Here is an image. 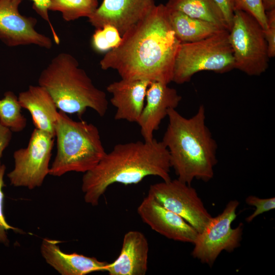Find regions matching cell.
Returning a JSON list of instances; mask_svg holds the SVG:
<instances>
[{
    "label": "cell",
    "mask_w": 275,
    "mask_h": 275,
    "mask_svg": "<svg viewBox=\"0 0 275 275\" xmlns=\"http://www.w3.org/2000/svg\"><path fill=\"white\" fill-rule=\"evenodd\" d=\"M267 28L263 30L269 58L275 56V9L266 12Z\"/></svg>",
    "instance_id": "4316f807"
},
{
    "label": "cell",
    "mask_w": 275,
    "mask_h": 275,
    "mask_svg": "<svg viewBox=\"0 0 275 275\" xmlns=\"http://www.w3.org/2000/svg\"><path fill=\"white\" fill-rule=\"evenodd\" d=\"M262 2L266 12L275 9V0H262Z\"/></svg>",
    "instance_id": "4dcf8cb0"
},
{
    "label": "cell",
    "mask_w": 275,
    "mask_h": 275,
    "mask_svg": "<svg viewBox=\"0 0 275 275\" xmlns=\"http://www.w3.org/2000/svg\"><path fill=\"white\" fill-rule=\"evenodd\" d=\"M168 150L162 141H138L116 145L112 150L82 178L81 190L86 203L98 205L99 199L112 184H135L146 177L171 179Z\"/></svg>",
    "instance_id": "7a4b0ae2"
},
{
    "label": "cell",
    "mask_w": 275,
    "mask_h": 275,
    "mask_svg": "<svg viewBox=\"0 0 275 275\" xmlns=\"http://www.w3.org/2000/svg\"><path fill=\"white\" fill-rule=\"evenodd\" d=\"M263 30L251 15L235 10L229 31L234 69L249 76H259L266 71L270 58Z\"/></svg>",
    "instance_id": "52a82bcc"
},
{
    "label": "cell",
    "mask_w": 275,
    "mask_h": 275,
    "mask_svg": "<svg viewBox=\"0 0 275 275\" xmlns=\"http://www.w3.org/2000/svg\"><path fill=\"white\" fill-rule=\"evenodd\" d=\"M236 9L250 14L258 21L264 30L266 29V14L262 0H236Z\"/></svg>",
    "instance_id": "cb8c5ba5"
},
{
    "label": "cell",
    "mask_w": 275,
    "mask_h": 275,
    "mask_svg": "<svg viewBox=\"0 0 275 275\" xmlns=\"http://www.w3.org/2000/svg\"><path fill=\"white\" fill-rule=\"evenodd\" d=\"M166 5H155L122 36L119 45L100 61L102 69L116 70L121 78L172 81L175 57L181 42L169 20Z\"/></svg>",
    "instance_id": "6da1fadb"
},
{
    "label": "cell",
    "mask_w": 275,
    "mask_h": 275,
    "mask_svg": "<svg viewBox=\"0 0 275 275\" xmlns=\"http://www.w3.org/2000/svg\"><path fill=\"white\" fill-rule=\"evenodd\" d=\"M148 195L201 232L212 216L196 190L178 179L151 184Z\"/></svg>",
    "instance_id": "30bf717a"
},
{
    "label": "cell",
    "mask_w": 275,
    "mask_h": 275,
    "mask_svg": "<svg viewBox=\"0 0 275 275\" xmlns=\"http://www.w3.org/2000/svg\"><path fill=\"white\" fill-rule=\"evenodd\" d=\"M142 221L151 229L175 241L194 243L197 231L181 216L147 195L137 208Z\"/></svg>",
    "instance_id": "7c38bea8"
},
{
    "label": "cell",
    "mask_w": 275,
    "mask_h": 275,
    "mask_svg": "<svg viewBox=\"0 0 275 275\" xmlns=\"http://www.w3.org/2000/svg\"><path fill=\"white\" fill-rule=\"evenodd\" d=\"M155 5L154 0H103L88 21L96 29L111 25L122 36L144 18Z\"/></svg>",
    "instance_id": "4fadbf2b"
},
{
    "label": "cell",
    "mask_w": 275,
    "mask_h": 275,
    "mask_svg": "<svg viewBox=\"0 0 275 275\" xmlns=\"http://www.w3.org/2000/svg\"><path fill=\"white\" fill-rule=\"evenodd\" d=\"M54 136L35 128L28 146L13 153V169L7 174L11 185L32 189L41 186L49 172Z\"/></svg>",
    "instance_id": "9c48e42d"
},
{
    "label": "cell",
    "mask_w": 275,
    "mask_h": 275,
    "mask_svg": "<svg viewBox=\"0 0 275 275\" xmlns=\"http://www.w3.org/2000/svg\"><path fill=\"white\" fill-rule=\"evenodd\" d=\"M150 81L121 78L106 88L112 94L111 104L116 107L114 118L137 123L145 105L146 94Z\"/></svg>",
    "instance_id": "9a60e30c"
},
{
    "label": "cell",
    "mask_w": 275,
    "mask_h": 275,
    "mask_svg": "<svg viewBox=\"0 0 275 275\" xmlns=\"http://www.w3.org/2000/svg\"><path fill=\"white\" fill-rule=\"evenodd\" d=\"M149 244L141 232L131 230L124 236L120 253L106 272L109 275H145L148 269Z\"/></svg>",
    "instance_id": "e0dca14e"
},
{
    "label": "cell",
    "mask_w": 275,
    "mask_h": 275,
    "mask_svg": "<svg viewBox=\"0 0 275 275\" xmlns=\"http://www.w3.org/2000/svg\"><path fill=\"white\" fill-rule=\"evenodd\" d=\"M21 1L0 0V40L9 47L34 44L51 48V39L35 30L36 19L20 13Z\"/></svg>",
    "instance_id": "8fae6325"
},
{
    "label": "cell",
    "mask_w": 275,
    "mask_h": 275,
    "mask_svg": "<svg viewBox=\"0 0 275 275\" xmlns=\"http://www.w3.org/2000/svg\"><path fill=\"white\" fill-rule=\"evenodd\" d=\"M6 167L5 164L0 165V242L6 246L9 244V240L8 237L7 232L12 230L19 232V229L10 225L7 222L3 211L4 194L3 187L4 184V177Z\"/></svg>",
    "instance_id": "d4e9b609"
},
{
    "label": "cell",
    "mask_w": 275,
    "mask_h": 275,
    "mask_svg": "<svg viewBox=\"0 0 275 275\" xmlns=\"http://www.w3.org/2000/svg\"><path fill=\"white\" fill-rule=\"evenodd\" d=\"M166 6L170 10L180 11L229 31L223 13L213 0H169Z\"/></svg>",
    "instance_id": "ffe728a7"
},
{
    "label": "cell",
    "mask_w": 275,
    "mask_h": 275,
    "mask_svg": "<svg viewBox=\"0 0 275 275\" xmlns=\"http://www.w3.org/2000/svg\"><path fill=\"white\" fill-rule=\"evenodd\" d=\"M98 7V0H50L48 10L60 12L63 19L70 21L89 18Z\"/></svg>",
    "instance_id": "7402d4cb"
},
{
    "label": "cell",
    "mask_w": 275,
    "mask_h": 275,
    "mask_svg": "<svg viewBox=\"0 0 275 275\" xmlns=\"http://www.w3.org/2000/svg\"><path fill=\"white\" fill-rule=\"evenodd\" d=\"M59 241L43 238L40 251L46 262L62 275H85L96 271H106L108 263L95 257L76 253L63 252Z\"/></svg>",
    "instance_id": "2e32d148"
},
{
    "label": "cell",
    "mask_w": 275,
    "mask_h": 275,
    "mask_svg": "<svg viewBox=\"0 0 275 275\" xmlns=\"http://www.w3.org/2000/svg\"><path fill=\"white\" fill-rule=\"evenodd\" d=\"M18 99L22 108L30 112L35 128L55 138L59 112L47 91L39 85H31L19 94Z\"/></svg>",
    "instance_id": "ac0fdd59"
},
{
    "label": "cell",
    "mask_w": 275,
    "mask_h": 275,
    "mask_svg": "<svg viewBox=\"0 0 275 275\" xmlns=\"http://www.w3.org/2000/svg\"><path fill=\"white\" fill-rule=\"evenodd\" d=\"M169 11L170 24L181 43L198 41L226 30L214 23L190 17L178 11Z\"/></svg>",
    "instance_id": "d6986e66"
},
{
    "label": "cell",
    "mask_w": 275,
    "mask_h": 275,
    "mask_svg": "<svg viewBox=\"0 0 275 275\" xmlns=\"http://www.w3.org/2000/svg\"><path fill=\"white\" fill-rule=\"evenodd\" d=\"M239 205L237 200H231L222 213L210 219L193 243L194 258L212 266L223 251L230 253L240 246L243 225L240 223L235 228L231 227Z\"/></svg>",
    "instance_id": "ba28073f"
},
{
    "label": "cell",
    "mask_w": 275,
    "mask_h": 275,
    "mask_svg": "<svg viewBox=\"0 0 275 275\" xmlns=\"http://www.w3.org/2000/svg\"><path fill=\"white\" fill-rule=\"evenodd\" d=\"M182 99L176 90L168 84L150 81L146 94V102L137 122L145 141H151L170 109L176 108Z\"/></svg>",
    "instance_id": "5bb4252c"
},
{
    "label": "cell",
    "mask_w": 275,
    "mask_h": 275,
    "mask_svg": "<svg viewBox=\"0 0 275 275\" xmlns=\"http://www.w3.org/2000/svg\"><path fill=\"white\" fill-rule=\"evenodd\" d=\"M121 41V36L114 26L106 24L96 29L92 36L93 48L99 52L108 51L117 47Z\"/></svg>",
    "instance_id": "603a6c76"
},
{
    "label": "cell",
    "mask_w": 275,
    "mask_h": 275,
    "mask_svg": "<svg viewBox=\"0 0 275 275\" xmlns=\"http://www.w3.org/2000/svg\"><path fill=\"white\" fill-rule=\"evenodd\" d=\"M38 85L44 88L60 111L81 118L88 108L103 117L108 109L105 93L93 84L71 54L62 52L41 72Z\"/></svg>",
    "instance_id": "277c9868"
},
{
    "label": "cell",
    "mask_w": 275,
    "mask_h": 275,
    "mask_svg": "<svg viewBox=\"0 0 275 275\" xmlns=\"http://www.w3.org/2000/svg\"><path fill=\"white\" fill-rule=\"evenodd\" d=\"M12 133L9 129L0 124V162L4 151L11 142Z\"/></svg>",
    "instance_id": "f546056e"
},
{
    "label": "cell",
    "mask_w": 275,
    "mask_h": 275,
    "mask_svg": "<svg viewBox=\"0 0 275 275\" xmlns=\"http://www.w3.org/2000/svg\"><path fill=\"white\" fill-rule=\"evenodd\" d=\"M57 154L49 175L60 177L70 172L86 173L106 153L98 128L85 121H75L59 112L55 126Z\"/></svg>",
    "instance_id": "5b68a950"
},
{
    "label": "cell",
    "mask_w": 275,
    "mask_h": 275,
    "mask_svg": "<svg viewBox=\"0 0 275 275\" xmlns=\"http://www.w3.org/2000/svg\"><path fill=\"white\" fill-rule=\"evenodd\" d=\"M33 2V8L42 18L48 22L51 30L53 39L57 44L60 43V39L54 31L48 17V8L50 0H32Z\"/></svg>",
    "instance_id": "83f0119b"
},
{
    "label": "cell",
    "mask_w": 275,
    "mask_h": 275,
    "mask_svg": "<svg viewBox=\"0 0 275 275\" xmlns=\"http://www.w3.org/2000/svg\"><path fill=\"white\" fill-rule=\"evenodd\" d=\"M18 96L7 91L0 99V124L12 132H20L26 127L27 120L21 113Z\"/></svg>",
    "instance_id": "44dd1931"
},
{
    "label": "cell",
    "mask_w": 275,
    "mask_h": 275,
    "mask_svg": "<svg viewBox=\"0 0 275 275\" xmlns=\"http://www.w3.org/2000/svg\"><path fill=\"white\" fill-rule=\"evenodd\" d=\"M246 203L255 207L254 212L245 218L248 223L252 222L258 215L275 208V198H260L255 196H249L245 199Z\"/></svg>",
    "instance_id": "484cf974"
},
{
    "label": "cell",
    "mask_w": 275,
    "mask_h": 275,
    "mask_svg": "<svg viewBox=\"0 0 275 275\" xmlns=\"http://www.w3.org/2000/svg\"><path fill=\"white\" fill-rule=\"evenodd\" d=\"M169 123L162 142L167 148L171 167L182 182L191 185L194 179L208 182L217 162V145L206 123V109L186 118L176 108L168 111Z\"/></svg>",
    "instance_id": "3957f363"
},
{
    "label": "cell",
    "mask_w": 275,
    "mask_h": 275,
    "mask_svg": "<svg viewBox=\"0 0 275 275\" xmlns=\"http://www.w3.org/2000/svg\"><path fill=\"white\" fill-rule=\"evenodd\" d=\"M233 69L229 31L224 30L198 41L181 43L175 59L172 81L183 84L202 71L223 73Z\"/></svg>",
    "instance_id": "8992f818"
},
{
    "label": "cell",
    "mask_w": 275,
    "mask_h": 275,
    "mask_svg": "<svg viewBox=\"0 0 275 275\" xmlns=\"http://www.w3.org/2000/svg\"><path fill=\"white\" fill-rule=\"evenodd\" d=\"M221 9L228 26L229 31L235 10L236 0H213Z\"/></svg>",
    "instance_id": "f1b7e54d"
}]
</instances>
